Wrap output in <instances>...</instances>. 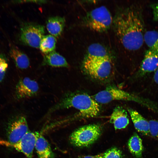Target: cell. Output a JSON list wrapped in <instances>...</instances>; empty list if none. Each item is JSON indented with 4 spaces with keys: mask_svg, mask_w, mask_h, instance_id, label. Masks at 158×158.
<instances>
[{
    "mask_svg": "<svg viewBox=\"0 0 158 158\" xmlns=\"http://www.w3.org/2000/svg\"><path fill=\"white\" fill-rule=\"evenodd\" d=\"M74 108L79 111V115L83 118H90L97 116L100 107L92 97L86 93L78 92L67 93L49 110L48 114L56 111Z\"/></svg>",
    "mask_w": 158,
    "mask_h": 158,
    "instance_id": "obj_2",
    "label": "cell"
},
{
    "mask_svg": "<svg viewBox=\"0 0 158 158\" xmlns=\"http://www.w3.org/2000/svg\"><path fill=\"white\" fill-rule=\"evenodd\" d=\"M112 25L116 36L125 48L135 51L142 47L144 42V25L138 11L131 8L118 9Z\"/></svg>",
    "mask_w": 158,
    "mask_h": 158,
    "instance_id": "obj_1",
    "label": "cell"
},
{
    "mask_svg": "<svg viewBox=\"0 0 158 158\" xmlns=\"http://www.w3.org/2000/svg\"><path fill=\"white\" fill-rule=\"evenodd\" d=\"M113 22L110 13L104 6L97 8L89 12L83 19L85 26L99 32L108 30L112 25Z\"/></svg>",
    "mask_w": 158,
    "mask_h": 158,
    "instance_id": "obj_3",
    "label": "cell"
},
{
    "mask_svg": "<svg viewBox=\"0 0 158 158\" xmlns=\"http://www.w3.org/2000/svg\"><path fill=\"white\" fill-rule=\"evenodd\" d=\"M8 67V64L5 56L0 54V83L5 76Z\"/></svg>",
    "mask_w": 158,
    "mask_h": 158,
    "instance_id": "obj_23",
    "label": "cell"
},
{
    "mask_svg": "<svg viewBox=\"0 0 158 158\" xmlns=\"http://www.w3.org/2000/svg\"><path fill=\"white\" fill-rule=\"evenodd\" d=\"M35 149L38 158H55V155L50 145L45 138L37 132Z\"/></svg>",
    "mask_w": 158,
    "mask_h": 158,
    "instance_id": "obj_15",
    "label": "cell"
},
{
    "mask_svg": "<svg viewBox=\"0 0 158 158\" xmlns=\"http://www.w3.org/2000/svg\"><path fill=\"white\" fill-rule=\"evenodd\" d=\"M44 32L43 25L32 23H24L20 27L19 40L24 44L39 48Z\"/></svg>",
    "mask_w": 158,
    "mask_h": 158,
    "instance_id": "obj_7",
    "label": "cell"
},
{
    "mask_svg": "<svg viewBox=\"0 0 158 158\" xmlns=\"http://www.w3.org/2000/svg\"><path fill=\"white\" fill-rule=\"evenodd\" d=\"M64 18L56 16L49 18L46 22V28L51 35L58 37L61 34L65 25Z\"/></svg>",
    "mask_w": 158,
    "mask_h": 158,
    "instance_id": "obj_17",
    "label": "cell"
},
{
    "mask_svg": "<svg viewBox=\"0 0 158 158\" xmlns=\"http://www.w3.org/2000/svg\"><path fill=\"white\" fill-rule=\"evenodd\" d=\"M93 98L99 104H105L114 100L133 101L150 108V103L137 96L114 86H109L94 95Z\"/></svg>",
    "mask_w": 158,
    "mask_h": 158,
    "instance_id": "obj_4",
    "label": "cell"
},
{
    "mask_svg": "<svg viewBox=\"0 0 158 158\" xmlns=\"http://www.w3.org/2000/svg\"><path fill=\"white\" fill-rule=\"evenodd\" d=\"M102 131L98 124H90L80 127L73 132L69 137L70 143L78 147H88L99 137Z\"/></svg>",
    "mask_w": 158,
    "mask_h": 158,
    "instance_id": "obj_5",
    "label": "cell"
},
{
    "mask_svg": "<svg viewBox=\"0 0 158 158\" xmlns=\"http://www.w3.org/2000/svg\"><path fill=\"white\" fill-rule=\"evenodd\" d=\"M103 158H123L121 151L118 148L113 147L102 153Z\"/></svg>",
    "mask_w": 158,
    "mask_h": 158,
    "instance_id": "obj_22",
    "label": "cell"
},
{
    "mask_svg": "<svg viewBox=\"0 0 158 158\" xmlns=\"http://www.w3.org/2000/svg\"><path fill=\"white\" fill-rule=\"evenodd\" d=\"M158 66V54L149 49L145 52L138 73L139 76L155 71Z\"/></svg>",
    "mask_w": 158,
    "mask_h": 158,
    "instance_id": "obj_11",
    "label": "cell"
},
{
    "mask_svg": "<svg viewBox=\"0 0 158 158\" xmlns=\"http://www.w3.org/2000/svg\"><path fill=\"white\" fill-rule=\"evenodd\" d=\"M135 128L138 132L146 136H150L149 122L136 111L128 109Z\"/></svg>",
    "mask_w": 158,
    "mask_h": 158,
    "instance_id": "obj_14",
    "label": "cell"
},
{
    "mask_svg": "<svg viewBox=\"0 0 158 158\" xmlns=\"http://www.w3.org/2000/svg\"><path fill=\"white\" fill-rule=\"evenodd\" d=\"M42 65L54 67L69 68L70 67L66 59L55 51L44 54Z\"/></svg>",
    "mask_w": 158,
    "mask_h": 158,
    "instance_id": "obj_16",
    "label": "cell"
},
{
    "mask_svg": "<svg viewBox=\"0 0 158 158\" xmlns=\"http://www.w3.org/2000/svg\"><path fill=\"white\" fill-rule=\"evenodd\" d=\"M109 122L113 124L115 130L125 128L129 123L127 111L121 106L116 107L111 114Z\"/></svg>",
    "mask_w": 158,
    "mask_h": 158,
    "instance_id": "obj_13",
    "label": "cell"
},
{
    "mask_svg": "<svg viewBox=\"0 0 158 158\" xmlns=\"http://www.w3.org/2000/svg\"><path fill=\"white\" fill-rule=\"evenodd\" d=\"M154 20L158 21V2L151 5Z\"/></svg>",
    "mask_w": 158,
    "mask_h": 158,
    "instance_id": "obj_25",
    "label": "cell"
},
{
    "mask_svg": "<svg viewBox=\"0 0 158 158\" xmlns=\"http://www.w3.org/2000/svg\"><path fill=\"white\" fill-rule=\"evenodd\" d=\"M9 54L16 66L19 68L25 69L29 67L30 62L28 57L17 48L12 47L10 50Z\"/></svg>",
    "mask_w": 158,
    "mask_h": 158,
    "instance_id": "obj_18",
    "label": "cell"
},
{
    "mask_svg": "<svg viewBox=\"0 0 158 158\" xmlns=\"http://www.w3.org/2000/svg\"><path fill=\"white\" fill-rule=\"evenodd\" d=\"M37 138V132L28 131L19 142L11 146L23 154L27 158H33Z\"/></svg>",
    "mask_w": 158,
    "mask_h": 158,
    "instance_id": "obj_10",
    "label": "cell"
},
{
    "mask_svg": "<svg viewBox=\"0 0 158 158\" xmlns=\"http://www.w3.org/2000/svg\"><path fill=\"white\" fill-rule=\"evenodd\" d=\"M83 66L85 72L90 76L97 80H106L113 74L111 59L95 61L84 60Z\"/></svg>",
    "mask_w": 158,
    "mask_h": 158,
    "instance_id": "obj_6",
    "label": "cell"
},
{
    "mask_svg": "<svg viewBox=\"0 0 158 158\" xmlns=\"http://www.w3.org/2000/svg\"><path fill=\"white\" fill-rule=\"evenodd\" d=\"M28 131L25 117L23 116L16 117L8 124L6 134L8 142L6 145L11 146L17 143Z\"/></svg>",
    "mask_w": 158,
    "mask_h": 158,
    "instance_id": "obj_8",
    "label": "cell"
},
{
    "mask_svg": "<svg viewBox=\"0 0 158 158\" xmlns=\"http://www.w3.org/2000/svg\"><path fill=\"white\" fill-rule=\"evenodd\" d=\"M154 80L155 83L158 84V66L155 71L154 76Z\"/></svg>",
    "mask_w": 158,
    "mask_h": 158,
    "instance_id": "obj_27",
    "label": "cell"
},
{
    "mask_svg": "<svg viewBox=\"0 0 158 158\" xmlns=\"http://www.w3.org/2000/svg\"><path fill=\"white\" fill-rule=\"evenodd\" d=\"M128 146L130 152L137 158H142L144 147L140 137L135 132L129 139Z\"/></svg>",
    "mask_w": 158,
    "mask_h": 158,
    "instance_id": "obj_19",
    "label": "cell"
},
{
    "mask_svg": "<svg viewBox=\"0 0 158 158\" xmlns=\"http://www.w3.org/2000/svg\"><path fill=\"white\" fill-rule=\"evenodd\" d=\"M144 41L149 49L158 54V32L150 30L145 32L144 36Z\"/></svg>",
    "mask_w": 158,
    "mask_h": 158,
    "instance_id": "obj_20",
    "label": "cell"
},
{
    "mask_svg": "<svg viewBox=\"0 0 158 158\" xmlns=\"http://www.w3.org/2000/svg\"><path fill=\"white\" fill-rule=\"evenodd\" d=\"M56 39L51 35L44 36L39 47L41 51L44 54H48L54 51L56 47Z\"/></svg>",
    "mask_w": 158,
    "mask_h": 158,
    "instance_id": "obj_21",
    "label": "cell"
},
{
    "mask_svg": "<svg viewBox=\"0 0 158 158\" xmlns=\"http://www.w3.org/2000/svg\"><path fill=\"white\" fill-rule=\"evenodd\" d=\"M80 158H103L102 153L95 155H85L81 156Z\"/></svg>",
    "mask_w": 158,
    "mask_h": 158,
    "instance_id": "obj_26",
    "label": "cell"
},
{
    "mask_svg": "<svg viewBox=\"0 0 158 158\" xmlns=\"http://www.w3.org/2000/svg\"><path fill=\"white\" fill-rule=\"evenodd\" d=\"M149 122L150 135L158 141V121L152 120Z\"/></svg>",
    "mask_w": 158,
    "mask_h": 158,
    "instance_id": "obj_24",
    "label": "cell"
},
{
    "mask_svg": "<svg viewBox=\"0 0 158 158\" xmlns=\"http://www.w3.org/2000/svg\"><path fill=\"white\" fill-rule=\"evenodd\" d=\"M39 90V86L35 80L28 77L20 79L15 88V96L18 99H27L36 96Z\"/></svg>",
    "mask_w": 158,
    "mask_h": 158,
    "instance_id": "obj_9",
    "label": "cell"
},
{
    "mask_svg": "<svg viewBox=\"0 0 158 158\" xmlns=\"http://www.w3.org/2000/svg\"><path fill=\"white\" fill-rule=\"evenodd\" d=\"M111 59V55L106 47L98 43H94L88 47L84 60L95 61Z\"/></svg>",
    "mask_w": 158,
    "mask_h": 158,
    "instance_id": "obj_12",
    "label": "cell"
}]
</instances>
